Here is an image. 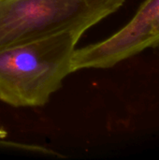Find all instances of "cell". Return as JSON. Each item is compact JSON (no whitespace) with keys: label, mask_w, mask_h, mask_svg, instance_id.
Listing matches in <instances>:
<instances>
[{"label":"cell","mask_w":159,"mask_h":160,"mask_svg":"<svg viewBox=\"0 0 159 160\" xmlns=\"http://www.w3.org/2000/svg\"><path fill=\"white\" fill-rule=\"evenodd\" d=\"M84 33L64 31L0 51V100L17 108L44 106L71 73Z\"/></svg>","instance_id":"1"},{"label":"cell","mask_w":159,"mask_h":160,"mask_svg":"<svg viewBox=\"0 0 159 160\" xmlns=\"http://www.w3.org/2000/svg\"><path fill=\"white\" fill-rule=\"evenodd\" d=\"M125 0H0V51L68 30L86 31Z\"/></svg>","instance_id":"2"},{"label":"cell","mask_w":159,"mask_h":160,"mask_svg":"<svg viewBox=\"0 0 159 160\" xmlns=\"http://www.w3.org/2000/svg\"><path fill=\"white\" fill-rule=\"evenodd\" d=\"M159 45V0H145L131 21L112 37L76 49L70 71L110 68L148 48Z\"/></svg>","instance_id":"3"},{"label":"cell","mask_w":159,"mask_h":160,"mask_svg":"<svg viewBox=\"0 0 159 160\" xmlns=\"http://www.w3.org/2000/svg\"><path fill=\"white\" fill-rule=\"evenodd\" d=\"M6 136H7V132H6L3 128H0V140L4 139Z\"/></svg>","instance_id":"4"}]
</instances>
